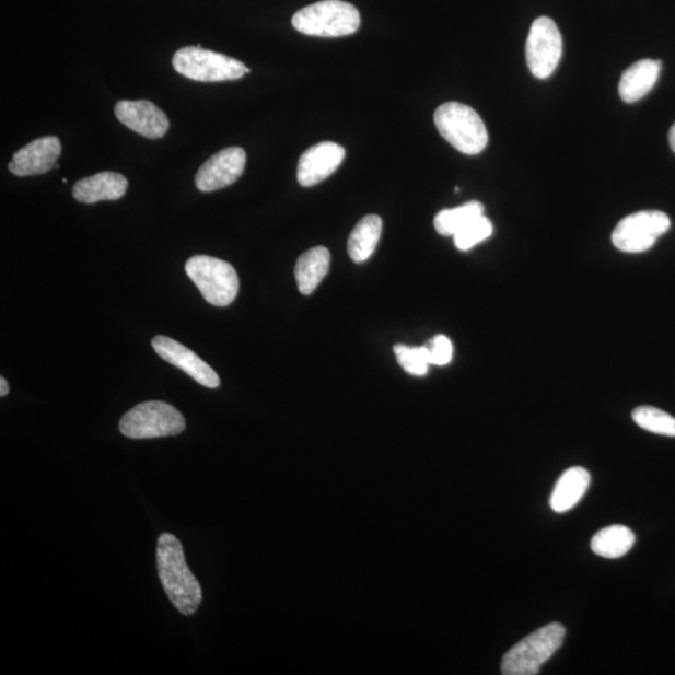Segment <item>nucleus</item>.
I'll return each mask as SVG.
<instances>
[{"mask_svg":"<svg viewBox=\"0 0 675 675\" xmlns=\"http://www.w3.org/2000/svg\"><path fill=\"white\" fill-rule=\"evenodd\" d=\"M156 567L163 589L184 616L195 615L201 602V589L193 575L182 543L170 533H163L158 539Z\"/></svg>","mask_w":675,"mask_h":675,"instance_id":"f257e3e1","label":"nucleus"},{"mask_svg":"<svg viewBox=\"0 0 675 675\" xmlns=\"http://www.w3.org/2000/svg\"><path fill=\"white\" fill-rule=\"evenodd\" d=\"M434 123L441 136L457 151L477 155L488 144V130L484 119L469 105L444 103L434 113Z\"/></svg>","mask_w":675,"mask_h":675,"instance_id":"f03ea898","label":"nucleus"},{"mask_svg":"<svg viewBox=\"0 0 675 675\" xmlns=\"http://www.w3.org/2000/svg\"><path fill=\"white\" fill-rule=\"evenodd\" d=\"M292 24L294 30L311 37L338 38L356 33L361 15L344 0H323L296 12Z\"/></svg>","mask_w":675,"mask_h":675,"instance_id":"7ed1b4c3","label":"nucleus"},{"mask_svg":"<svg viewBox=\"0 0 675 675\" xmlns=\"http://www.w3.org/2000/svg\"><path fill=\"white\" fill-rule=\"evenodd\" d=\"M566 628L560 624H550L539 628L522 639L503 656L501 670L504 675H536L542 665L562 647Z\"/></svg>","mask_w":675,"mask_h":675,"instance_id":"20e7f679","label":"nucleus"},{"mask_svg":"<svg viewBox=\"0 0 675 675\" xmlns=\"http://www.w3.org/2000/svg\"><path fill=\"white\" fill-rule=\"evenodd\" d=\"M119 429L130 440H152L181 434L186 429V419L168 403L146 401L123 416Z\"/></svg>","mask_w":675,"mask_h":675,"instance_id":"39448f33","label":"nucleus"},{"mask_svg":"<svg viewBox=\"0 0 675 675\" xmlns=\"http://www.w3.org/2000/svg\"><path fill=\"white\" fill-rule=\"evenodd\" d=\"M173 67L181 75L197 82L235 81L251 73V69L242 61L200 46L182 48L175 53Z\"/></svg>","mask_w":675,"mask_h":675,"instance_id":"423d86ee","label":"nucleus"},{"mask_svg":"<svg viewBox=\"0 0 675 675\" xmlns=\"http://www.w3.org/2000/svg\"><path fill=\"white\" fill-rule=\"evenodd\" d=\"M186 271L205 300L212 305H230L238 295L240 278L228 261L195 256L187 261Z\"/></svg>","mask_w":675,"mask_h":675,"instance_id":"0eeeda50","label":"nucleus"},{"mask_svg":"<svg viewBox=\"0 0 675 675\" xmlns=\"http://www.w3.org/2000/svg\"><path fill=\"white\" fill-rule=\"evenodd\" d=\"M671 230V218L660 210H643L621 219L613 231L612 242L625 253H643L653 248Z\"/></svg>","mask_w":675,"mask_h":675,"instance_id":"6e6552de","label":"nucleus"},{"mask_svg":"<svg viewBox=\"0 0 675 675\" xmlns=\"http://www.w3.org/2000/svg\"><path fill=\"white\" fill-rule=\"evenodd\" d=\"M562 35L554 20L539 16L534 21L528 34L525 57L531 73L538 79H547L555 73L562 58Z\"/></svg>","mask_w":675,"mask_h":675,"instance_id":"1a4fd4ad","label":"nucleus"},{"mask_svg":"<svg viewBox=\"0 0 675 675\" xmlns=\"http://www.w3.org/2000/svg\"><path fill=\"white\" fill-rule=\"evenodd\" d=\"M245 163L247 154L243 148H225L200 166L196 175V186L206 193L230 187L242 177Z\"/></svg>","mask_w":675,"mask_h":675,"instance_id":"9d476101","label":"nucleus"},{"mask_svg":"<svg viewBox=\"0 0 675 675\" xmlns=\"http://www.w3.org/2000/svg\"><path fill=\"white\" fill-rule=\"evenodd\" d=\"M155 353L164 359L165 362L179 368L193 380L203 385V387L214 389L221 385L218 374L210 368L203 359L199 358L189 348L168 337L158 336L152 340Z\"/></svg>","mask_w":675,"mask_h":675,"instance_id":"9b49d317","label":"nucleus"},{"mask_svg":"<svg viewBox=\"0 0 675 675\" xmlns=\"http://www.w3.org/2000/svg\"><path fill=\"white\" fill-rule=\"evenodd\" d=\"M345 158L346 149L333 142H323L306 149L298 163V182L305 188L317 186L339 168Z\"/></svg>","mask_w":675,"mask_h":675,"instance_id":"f8f14e48","label":"nucleus"},{"mask_svg":"<svg viewBox=\"0 0 675 675\" xmlns=\"http://www.w3.org/2000/svg\"><path fill=\"white\" fill-rule=\"evenodd\" d=\"M114 113L123 125L149 139L162 138L170 129L168 117L152 102L121 101Z\"/></svg>","mask_w":675,"mask_h":675,"instance_id":"ddd939ff","label":"nucleus"},{"mask_svg":"<svg viewBox=\"0 0 675 675\" xmlns=\"http://www.w3.org/2000/svg\"><path fill=\"white\" fill-rule=\"evenodd\" d=\"M61 153L60 140L57 137H43L21 148L9 163V171L16 177H31L48 173L55 168Z\"/></svg>","mask_w":675,"mask_h":675,"instance_id":"4468645a","label":"nucleus"},{"mask_svg":"<svg viewBox=\"0 0 675 675\" xmlns=\"http://www.w3.org/2000/svg\"><path fill=\"white\" fill-rule=\"evenodd\" d=\"M127 189L125 175L103 172L77 182L73 197L81 203L94 205L101 200H118L126 195Z\"/></svg>","mask_w":675,"mask_h":675,"instance_id":"2eb2a0df","label":"nucleus"},{"mask_svg":"<svg viewBox=\"0 0 675 675\" xmlns=\"http://www.w3.org/2000/svg\"><path fill=\"white\" fill-rule=\"evenodd\" d=\"M661 70V60L642 59L630 66L618 85L621 101L632 104L643 100L659 82Z\"/></svg>","mask_w":675,"mask_h":675,"instance_id":"dca6fc26","label":"nucleus"},{"mask_svg":"<svg viewBox=\"0 0 675 675\" xmlns=\"http://www.w3.org/2000/svg\"><path fill=\"white\" fill-rule=\"evenodd\" d=\"M591 486L590 472L582 467L567 469L559 477L550 497V508L556 513H566L580 503Z\"/></svg>","mask_w":675,"mask_h":675,"instance_id":"f3484780","label":"nucleus"},{"mask_svg":"<svg viewBox=\"0 0 675 675\" xmlns=\"http://www.w3.org/2000/svg\"><path fill=\"white\" fill-rule=\"evenodd\" d=\"M330 253L326 247H315L302 254L295 265L298 288L304 295H311L328 275Z\"/></svg>","mask_w":675,"mask_h":675,"instance_id":"a211bd4d","label":"nucleus"},{"mask_svg":"<svg viewBox=\"0 0 675 675\" xmlns=\"http://www.w3.org/2000/svg\"><path fill=\"white\" fill-rule=\"evenodd\" d=\"M383 230V222L379 216H365L359 222L348 241L349 257L356 263H363L371 258L379 245Z\"/></svg>","mask_w":675,"mask_h":675,"instance_id":"6ab92c4d","label":"nucleus"},{"mask_svg":"<svg viewBox=\"0 0 675 675\" xmlns=\"http://www.w3.org/2000/svg\"><path fill=\"white\" fill-rule=\"evenodd\" d=\"M636 536L626 525H610L592 538L591 548L595 555L606 559H618L629 554Z\"/></svg>","mask_w":675,"mask_h":675,"instance_id":"aec40b11","label":"nucleus"},{"mask_svg":"<svg viewBox=\"0 0 675 675\" xmlns=\"http://www.w3.org/2000/svg\"><path fill=\"white\" fill-rule=\"evenodd\" d=\"M481 216H485V206L477 200L468 201L457 208L441 210L434 218V228L441 235L453 236Z\"/></svg>","mask_w":675,"mask_h":675,"instance_id":"412c9836","label":"nucleus"},{"mask_svg":"<svg viewBox=\"0 0 675 675\" xmlns=\"http://www.w3.org/2000/svg\"><path fill=\"white\" fill-rule=\"evenodd\" d=\"M632 418L647 432L675 438V418L659 408L643 406L633 410Z\"/></svg>","mask_w":675,"mask_h":675,"instance_id":"4be33fe9","label":"nucleus"},{"mask_svg":"<svg viewBox=\"0 0 675 675\" xmlns=\"http://www.w3.org/2000/svg\"><path fill=\"white\" fill-rule=\"evenodd\" d=\"M493 234V224L486 216H481L468 225L464 226L457 234L453 235L455 247L467 252L475 248L477 244L485 242Z\"/></svg>","mask_w":675,"mask_h":675,"instance_id":"5701e85b","label":"nucleus"},{"mask_svg":"<svg viewBox=\"0 0 675 675\" xmlns=\"http://www.w3.org/2000/svg\"><path fill=\"white\" fill-rule=\"evenodd\" d=\"M397 361L407 373L417 376H423L429 371V362L422 347H408L406 345H396L393 348Z\"/></svg>","mask_w":675,"mask_h":675,"instance_id":"b1692460","label":"nucleus"},{"mask_svg":"<svg viewBox=\"0 0 675 675\" xmlns=\"http://www.w3.org/2000/svg\"><path fill=\"white\" fill-rule=\"evenodd\" d=\"M429 364L446 365L453 357V345L449 337L435 336L423 346Z\"/></svg>","mask_w":675,"mask_h":675,"instance_id":"393cba45","label":"nucleus"},{"mask_svg":"<svg viewBox=\"0 0 675 675\" xmlns=\"http://www.w3.org/2000/svg\"><path fill=\"white\" fill-rule=\"evenodd\" d=\"M8 393H9V385L4 376H2V379H0V396L5 397Z\"/></svg>","mask_w":675,"mask_h":675,"instance_id":"a878e982","label":"nucleus"},{"mask_svg":"<svg viewBox=\"0 0 675 675\" xmlns=\"http://www.w3.org/2000/svg\"><path fill=\"white\" fill-rule=\"evenodd\" d=\"M668 139H670V144H671L672 151L675 153V123H674V125L672 126V128L670 130Z\"/></svg>","mask_w":675,"mask_h":675,"instance_id":"bb28decb","label":"nucleus"}]
</instances>
